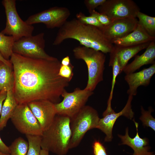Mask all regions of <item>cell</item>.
I'll return each instance as SVG.
<instances>
[{"mask_svg": "<svg viewBox=\"0 0 155 155\" xmlns=\"http://www.w3.org/2000/svg\"><path fill=\"white\" fill-rule=\"evenodd\" d=\"M10 58L14 78L13 91L18 104L38 100L60 102L70 81L59 75L61 63L57 58H33L13 53Z\"/></svg>", "mask_w": 155, "mask_h": 155, "instance_id": "obj_1", "label": "cell"}, {"mask_svg": "<svg viewBox=\"0 0 155 155\" xmlns=\"http://www.w3.org/2000/svg\"><path fill=\"white\" fill-rule=\"evenodd\" d=\"M68 39L77 40L82 46L104 54L110 53L114 46L99 28L83 24L76 18L67 21L59 28L53 44L59 45Z\"/></svg>", "mask_w": 155, "mask_h": 155, "instance_id": "obj_2", "label": "cell"}, {"mask_svg": "<svg viewBox=\"0 0 155 155\" xmlns=\"http://www.w3.org/2000/svg\"><path fill=\"white\" fill-rule=\"evenodd\" d=\"M70 122L69 117L57 114L51 125L41 136V149L57 155H65L70 149Z\"/></svg>", "mask_w": 155, "mask_h": 155, "instance_id": "obj_3", "label": "cell"}, {"mask_svg": "<svg viewBox=\"0 0 155 155\" xmlns=\"http://www.w3.org/2000/svg\"><path fill=\"white\" fill-rule=\"evenodd\" d=\"M75 58L82 59L87 67L88 79L85 90L93 91L103 80L106 57L102 52L83 46L75 47L73 50Z\"/></svg>", "mask_w": 155, "mask_h": 155, "instance_id": "obj_4", "label": "cell"}, {"mask_svg": "<svg viewBox=\"0 0 155 155\" xmlns=\"http://www.w3.org/2000/svg\"><path fill=\"white\" fill-rule=\"evenodd\" d=\"M100 118L97 111L92 107L85 105L70 118L71 137L69 148L78 146L87 131L97 128Z\"/></svg>", "mask_w": 155, "mask_h": 155, "instance_id": "obj_5", "label": "cell"}, {"mask_svg": "<svg viewBox=\"0 0 155 155\" xmlns=\"http://www.w3.org/2000/svg\"><path fill=\"white\" fill-rule=\"evenodd\" d=\"M6 16V26L1 32L5 35L12 36L15 41L20 38L32 35L34 28L21 19L16 9V0H3Z\"/></svg>", "mask_w": 155, "mask_h": 155, "instance_id": "obj_6", "label": "cell"}, {"mask_svg": "<svg viewBox=\"0 0 155 155\" xmlns=\"http://www.w3.org/2000/svg\"><path fill=\"white\" fill-rule=\"evenodd\" d=\"M44 34L40 33L34 36L23 37L14 42L13 53L27 57L53 59L55 57L50 56L45 51Z\"/></svg>", "mask_w": 155, "mask_h": 155, "instance_id": "obj_7", "label": "cell"}, {"mask_svg": "<svg viewBox=\"0 0 155 155\" xmlns=\"http://www.w3.org/2000/svg\"><path fill=\"white\" fill-rule=\"evenodd\" d=\"M93 91L75 88L71 92L64 90L61 95L62 101L55 104L57 114L71 118L78 113L84 106Z\"/></svg>", "mask_w": 155, "mask_h": 155, "instance_id": "obj_8", "label": "cell"}, {"mask_svg": "<svg viewBox=\"0 0 155 155\" xmlns=\"http://www.w3.org/2000/svg\"><path fill=\"white\" fill-rule=\"evenodd\" d=\"M10 119L22 133L40 136L42 134L39 123L27 104H18Z\"/></svg>", "mask_w": 155, "mask_h": 155, "instance_id": "obj_9", "label": "cell"}, {"mask_svg": "<svg viewBox=\"0 0 155 155\" xmlns=\"http://www.w3.org/2000/svg\"><path fill=\"white\" fill-rule=\"evenodd\" d=\"M98 12L111 20L120 18H136L140 9L132 0H106L97 8Z\"/></svg>", "mask_w": 155, "mask_h": 155, "instance_id": "obj_10", "label": "cell"}, {"mask_svg": "<svg viewBox=\"0 0 155 155\" xmlns=\"http://www.w3.org/2000/svg\"><path fill=\"white\" fill-rule=\"evenodd\" d=\"M70 14L67 7L55 6L32 15L25 21L30 25L43 23L48 29L60 28L67 21Z\"/></svg>", "mask_w": 155, "mask_h": 155, "instance_id": "obj_11", "label": "cell"}, {"mask_svg": "<svg viewBox=\"0 0 155 155\" xmlns=\"http://www.w3.org/2000/svg\"><path fill=\"white\" fill-rule=\"evenodd\" d=\"M133 96L129 95L127 103L123 109L117 113L113 109L108 111H105L103 113V117L100 119L97 128L101 130L106 135L105 142H111L113 139L112 130L115 123L119 117L123 116L131 119L134 113L131 108V102Z\"/></svg>", "mask_w": 155, "mask_h": 155, "instance_id": "obj_12", "label": "cell"}, {"mask_svg": "<svg viewBox=\"0 0 155 155\" xmlns=\"http://www.w3.org/2000/svg\"><path fill=\"white\" fill-rule=\"evenodd\" d=\"M138 22L136 18L118 19L112 20L108 25L103 26L99 28L111 42L115 40L126 36L132 32L136 27Z\"/></svg>", "mask_w": 155, "mask_h": 155, "instance_id": "obj_13", "label": "cell"}, {"mask_svg": "<svg viewBox=\"0 0 155 155\" xmlns=\"http://www.w3.org/2000/svg\"><path fill=\"white\" fill-rule=\"evenodd\" d=\"M27 104L38 121L43 131L47 129L57 115L55 103L48 100H38Z\"/></svg>", "mask_w": 155, "mask_h": 155, "instance_id": "obj_14", "label": "cell"}, {"mask_svg": "<svg viewBox=\"0 0 155 155\" xmlns=\"http://www.w3.org/2000/svg\"><path fill=\"white\" fill-rule=\"evenodd\" d=\"M155 73V63L149 67L139 72L126 74L124 79L129 86L127 91L128 95L133 96H135L138 87L148 86L151 78Z\"/></svg>", "mask_w": 155, "mask_h": 155, "instance_id": "obj_15", "label": "cell"}, {"mask_svg": "<svg viewBox=\"0 0 155 155\" xmlns=\"http://www.w3.org/2000/svg\"><path fill=\"white\" fill-rule=\"evenodd\" d=\"M134 122L137 130V133L133 138L130 137L128 134V128L126 129L125 134L124 135H118V136L122 142L121 144L126 145L131 147L133 150V155H154L153 152H149L150 147L148 146L149 141L146 138H141L139 136L138 127V123Z\"/></svg>", "mask_w": 155, "mask_h": 155, "instance_id": "obj_16", "label": "cell"}, {"mask_svg": "<svg viewBox=\"0 0 155 155\" xmlns=\"http://www.w3.org/2000/svg\"><path fill=\"white\" fill-rule=\"evenodd\" d=\"M155 37L151 36L138 23L136 28L126 36L115 40L111 42L113 45L129 46L141 44L155 40Z\"/></svg>", "mask_w": 155, "mask_h": 155, "instance_id": "obj_17", "label": "cell"}, {"mask_svg": "<svg viewBox=\"0 0 155 155\" xmlns=\"http://www.w3.org/2000/svg\"><path fill=\"white\" fill-rule=\"evenodd\" d=\"M150 42L129 46L114 45L110 55L115 56L117 57L121 73L129 60L140 51L146 49Z\"/></svg>", "mask_w": 155, "mask_h": 155, "instance_id": "obj_18", "label": "cell"}, {"mask_svg": "<svg viewBox=\"0 0 155 155\" xmlns=\"http://www.w3.org/2000/svg\"><path fill=\"white\" fill-rule=\"evenodd\" d=\"M145 51L140 55H137L134 60L127 65L123 69L126 74L134 72L144 65L155 63V40L150 42Z\"/></svg>", "mask_w": 155, "mask_h": 155, "instance_id": "obj_19", "label": "cell"}, {"mask_svg": "<svg viewBox=\"0 0 155 155\" xmlns=\"http://www.w3.org/2000/svg\"><path fill=\"white\" fill-rule=\"evenodd\" d=\"M18 104L14 96L13 89L8 90L0 117V131L6 127L8 121L11 119Z\"/></svg>", "mask_w": 155, "mask_h": 155, "instance_id": "obj_20", "label": "cell"}, {"mask_svg": "<svg viewBox=\"0 0 155 155\" xmlns=\"http://www.w3.org/2000/svg\"><path fill=\"white\" fill-rule=\"evenodd\" d=\"M14 82L12 66L2 63L0 65V91L13 89Z\"/></svg>", "mask_w": 155, "mask_h": 155, "instance_id": "obj_21", "label": "cell"}, {"mask_svg": "<svg viewBox=\"0 0 155 155\" xmlns=\"http://www.w3.org/2000/svg\"><path fill=\"white\" fill-rule=\"evenodd\" d=\"M138 23L151 36L155 37V17L149 16L140 11L137 15Z\"/></svg>", "mask_w": 155, "mask_h": 155, "instance_id": "obj_22", "label": "cell"}, {"mask_svg": "<svg viewBox=\"0 0 155 155\" xmlns=\"http://www.w3.org/2000/svg\"><path fill=\"white\" fill-rule=\"evenodd\" d=\"M15 42L12 36L0 32V52L7 60H9V59L13 53L12 49Z\"/></svg>", "mask_w": 155, "mask_h": 155, "instance_id": "obj_23", "label": "cell"}, {"mask_svg": "<svg viewBox=\"0 0 155 155\" xmlns=\"http://www.w3.org/2000/svg\"><path fill=\"white\" fill-rule=\"evenodd\" d=\"M109 66L112 67L113 76L111 92L107 102V106L108 107L111 106V102L113 98L116 78L117 76L121 73L118 60L116 56L110 55Z\"/></svg>", "mask_w": 155, "mask_h": 155, "instance_id": "obj_24", "label": "cell"}, {"mask_svg": "<svg viewBox=\"0 0 155 155\" xmlns=\"http://www.w3.org/2000/svg\"><path fill=\"white\" fill-rule=\"evenodd\" d=\"M9 147L10 155H27L28 143L23 138L19 137L15 140Z\"/></svg>", "mask_w": 155, "mask_h": 155, "instance_id": "obj_25", "label": "cell"}, {"mask_svg": "<svg viewBox=\"0 0 155 155\" xmlns=\"http://www.w3.org/2000/svg\"><path fill=\"white\" fill-rule=\"evenodd\" d=\"M28 143L27 155H40L41 136L31 135H26Z\"/></svg>", "mask_w": 155, "mask_h": 155, "instance_id": "obj_26", "label": "cell"}, {"mask_svg": "<svg viewBox=\"0 0 155 155\" xmlns=\"http://www.w3.org/2000/svg\"><path fill=\"white\" fill-rule=\"evenodd\" d=\"M142 115L140 118L144 126L150 127L154 131L155 130V119L151 114L153 111L151 107H149L148 111L144 110L142 106L141 107Z\"/></svg>", "mask_w": 155, "mask_h": 155, "instance_id": "obj_27", "label": "cell"}, {"mask_svg": "<svg viewBox=\"0 0 155 155\" xmlns=\"http://www.w3.org/2000/svg\"><path fill=\"white\" fill-rule=\"evenodd\" d=\"M76 19L85 24L94 26L98 28H100L104 26L95 17L91 15L86 16L82 12H80L76 14Z\"/></svg>", "mask_w": 155, "mask_h": 155, "instance_id": "obj_28", "label": "cell"}, {"mask_svg": "<svg viewBox=\"0 0 155 155\" xmlns=\"http://www.w3.org/2000/svg\"><path fill=\"white\" fill-rule=\"evenodd\" d=\"M73 66L71 64L68 65H61L59 75L61 77L67 79L70 81L73 75Z\"/></svg>", "mask_w": 155, "mask_h": 155, "instance_id": "obj_29", "label": "cell"}, {"mask_svg": "<svg viewBox=\"0 0 155 155\" xmlns=\"http://www.w3.org/2000/svg\"><path fill=\"white\" fill-rule=\"evenodd\" d=\"M106 0H85L84 4L90 14L95 9L103 4Z\"/></svg>", "mask_w": 155, "mask_h": 155, "instance_id": "obj_30", "label": "cell"}, {"mask_svg": "<svg viewBox=\"0 0 155 155\" xmlns=\"http://www.w3.org/2000/svg\"><path fill=\"white\" fill-rule=\"evenodd\" d=\"M95 17L99 22L103 26H106L109 24L112 20L106 15L99 13L95 10L90 14Z\"/></svg>", "mask_w": 155, "mask_h": 155, "instance_id": "obj_31", "label": "cell"}, {"mask_svg": "<svg viewBox=\"0 0 155 155\" xmlns=\"http://www.w3.org/2000/svg\"><path fill=\"white\" fill-rule=\"evenodd\" d=\"M94 155H107L105 148L99 141H95L93 145Z\"/></svg>", "mask_w": 155, "mask_h": 155, "instance_id": "obj_32", "label": "cell"}, {"mask_svg": "<svg viewBox=\"0 0 155 155\" xmlns=\"http://www.w3.org/2000/svg\"><path fill=\"white\" fill-rule=\"evenodd\" d=\"M0 150L3 153L10 154V151L8 146L3 141L0 137Z\"/></svg>", "mask_w": 155, "mask_h": 155, "instance_id": "obj_33", "label": "cell"}, {"mask_svg": "<svg viewBox=\"0 0 155 155\" xmlns=\"http://www.w3.org/2000/svg\"><path fill=\"white\" fill-rule=\"evenodd\" d=\"M7 91L5 90L0 91V117L3 103L6 98Z\"/></svg>", "mask_w": 155, "mask_h": 155, "instance_id": "obj_34", "label": "cell"}, {"mask_svg": "<svg viewBox=\"0 0 155 155\" xmlns=\"http://www.w3.org/2000/svg\"><path fill=\"white\" fill-rule=\"evenodd\" d=\"M61 63V65H70L71 63L69 57L67 56L63 58L62 59Z\"/></svg>", "mask_w": 155, "mask_h": 155, "instance_id": "obj_35", "label": "cell"}, {"mask_svg": "<svg viewBox=\"0 0 155 155\" xmlns=\"http://www.w3.org/2000/svg\"><path fill=\"white\" fill-rule=\"evenodd\" d=\"M0 61L9 66H12V65L9 60H7L5 59L3 57L0 52Z\"/></svg>", "mask_w": 155, "mask_h": 155, "instance_id": "obj_36", "label": "cell"}, {"mask_svg": "<svg viewBox=\"0 0 155 155\" xmlns=\"http://www.w3.org/2000/svg\"><path fill=\"white\" fill-rule=\"evenodd\" d=\"M40 155H49V152L47 150L42 149L40 152Z\"/></svg>", "mask_w": 155, "mask_h": 155, "instance_id": "obj_37", "label": "cell"}, {"mask_svg": "<svg viewBox=\"0 0 155 155\" xmlns=\"http://www.w3.org/2000/svg\"><path fill=\"white\" fill-rule=\"evenodd\" d=\"M0 155H10V154H5L0 150Z\"/></svg>", "mask_w": 155, "mask_h": 155, "instance_id": "obj_38", "label": "cell"}, {"mask_svg": "<svg viewBox=\"0 0 155 155\" xmlns=\"http://www.w3.org/2000/svg\"><path fill=\"white\" fill-rule=\"evenodd\" d=\"M3 62H1V61H0V65H1V64Z\"/></svg>", "mask_w": 155, "mask_h": 155, "instance_id": "obj_39", "label": "cell"}]
</instances>
